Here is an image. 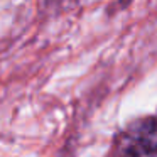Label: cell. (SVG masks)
<instances>
[{
	"instance_id": "obj_1",
	"label": "cell",
	"mask_w": 157,
	"mask_h": 157,
	"mask_svg": "<svg viewBox=\"0 0 157 157\" xmlns=\"http://www.w3.org/2000/svg\"><path fill=\"white\" fill-rule=\"evenodd\" d=\"M113 157H157L155 117L137 118L113 140Z\"/></svg>"
}]
</instances>
